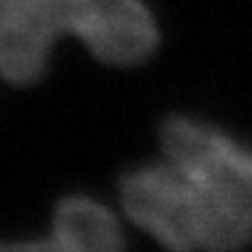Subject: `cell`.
Wrapping results in <instances>:
<instances>
[{
	"label": "cell",
	"mask_w": 252,
	"mask_h": 252,
	"mask_svg": "<svg viewBox=\"0 0 252 252\" xmlns=\"http://www.w3.org/2000/svg\"><path fill=\"white\" fill-rule=\"evenodd\" d=\"M74 44L115 74L150 66L164 47V27L150 0H0V86H42Z\"/></svg>",
	"instance_id": "7a4b0ae2"
},
{
	"label": "cell",
	"mask_w": 252,
	"mask_h": 252,
	"mask_svg": "<svg viewBox=\"0 0 252 252\" xmlns=\"http://www.w3.org/2000/svg\"><path fill=\"white\" fill-rule=\"evenodd\" d=\"M135 235L105 193H62L42 230L2 235L0 252H135Z\"/></svg>",
	"instance_id": "3957f363"
},
{
	"label": "cell",
	"mask_w": 252,
	"mask_h": 252,
	"mask_svg": "<svg viewBox=\"0 0 252 252\" xmlns=\"http://www.w3.org/2000/svg\"><path fill=\"white\" fill-rule=\"evenodd\" d=\"M110 198L157 252H245L252 248V142L216 118L169 110L155 152L130 162Z\"/></svg>",
	"instance_id": "6da1fadb"
}]
</instances>
